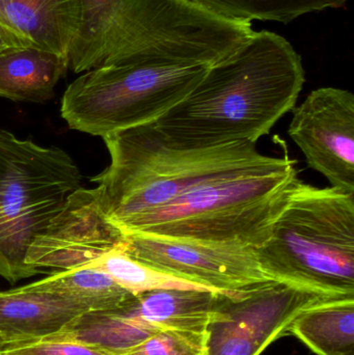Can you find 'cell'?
<instances>
[{
	"instance_id": "cell-4",
	"label": "cell",
	"mask_w": 354,
	"mask_h": 355,
	"mask_svg": "<svg viewBox=\"0 0 354 355\" xmlns=\"http://www.w3.org/2000/svg\"><path fill=\"white\" fill-rule=\"evenodd\" d=\"M297 162L216 180L133 217L118 229L166 239L263 245L299 180Z\"/></svg>"
},
{
	"instance_id": "cell-21",
	"label": "cell",
	"mask_w": 354,
	"mask_h": 355,
	"mask_svg": "<svg viewBox=\"0 0 354 355\" xmlns=\"http://www.w3.org/2000/svg\"><path fill=\"white\" fill-rule=\"evenodd\" d=\"M206 334L160 329L122 355H205Z\"/></svg>"
},
{
	"instance_id": "cell-8",
	"label": "cell",
	"mask_w": 354,
	"mask_h": 355,
	"mask_svg": "<svg viewBox=\"0 0 354 355\" xmlns=\"http://www.w3.org/2000/svg\"><path fill=\"white\" fill-rule=\"evenodd\" d=\"M124 237L123 250L129 256L212 291L239 293L274 282L262 270L255 248L245 244L166 239L141 234Z\"/></svg>"
},
{
	"instance_id": "cell-19",
	"label": "cell",
	"mask_w": 354,
	"mask_h": 355,
	"mask_svg": "<svg viewBox=\"0 0 354 355\" xmlns=\"http://www.w3.org/2000/svg\"><path fill=\"white\" fill-rule=\"evenodd\" d=\"M227 20L251 23L276 21L289 24L303 15L341 8L349 0H187Z\"/></svg>"
},
{
	"instance_id": "cell-10",
	"label": "cell",
	"mask_w": 354,
	"mask_h": 355,
	"mask_svg": "<svg viewBox=\"0 0 354 355\" xmlns=\"http://www.w3.org/2000/svg\"><path fill=\"white\" fill-rule=\"evenodd\" d=\"M288 133L312 170L332 187L354 192V95L320 87L293 108Z\"/></svg>"
},
{
	"instance_id": "cell-3",
	"label": "cell",
	"mask_w": 354,
	"mask_h": 355,
	"mask_svg": "<svg viewBox=\"0 0 354 355\" xmlns=\"http://www.w3.org/2000/svg\"><path fill=\"white\" fill-rule=\"evenodd\" d=\"M255 252L272 281L354 297V192L297 180L269 239Z\"/></svg>"
},
{
	"instance_id": "cell-13",
	"label": "cell",
	"mask_w": 354,
	"mask_h": 355,
	"mask_svg": "<svg viewBox=\"0 0 354 355\" xmlns=\"http://www.w3.org/2000/svg\"><path fill=\"white\" fill-rule=\"evenodd\" d=\"M82 23L69 52L76 74L116 64L137 0H80Z\"/></svg>"
},
{
	"instance_id": "cell-23",
	"label": "cell",
	"mask_w": 354,
	"mask_h": 355,
	"mask_svg": "<svg viewBox=\"0 0 354 355\" xmlns=\"http://www.w3.org/2000/svg\"><path fill=\"white\" fill-rule=\"evenodd\" d=\"M31 46L26 40L17 35L0 21V53L12 48L29 47Z\"/></svg>"
},
{
	"instance_id": "cell-7",
	"label": "cell",
	"mask_w": 354,
	"mask_h": 355,
	"mask_svg": "<svg viewBox=\"0 0 354 355\" xmlns=\"http://www.w3.org/2000/svg\"><path fill=\"white\" fill-rule=\"evenodd\" d=\"M336 296L282 282L249 291L220 294L206 329L205 355H261L288 336L303 311Z\"/></svg>"
},
{
	"instance_id": "cell-17",
	"label": "cell",
	"mask_w": 354,
	"mask_h": 355,
	"mask_svg": "<svg viewBox=\"0 0 354 355\" xmlns=\"http://www.w3.org/2000/svg\"><path fill=\"white\" fill-rule=\"evenodd\" d=\"M294 336L317 355H354V297H340L311 306L291 323Z\"/></svg>"
},
{
	"instance_id": "cell-11",
	"label": "cell",
	"mask_w": 354,
	"mask_h": 355,
	"mask_svg": "<svg viewBox=\"0 0 354 355\" xmlns=\"http://www.w3.org/2000/svg\"><path fill=\"white\" fill-rule=\"evenodd\" d=\"M87 311L66 296L24 286L0 292V348L44 339Z\"/></svg>"
},
{
	"instance_id": "cell-12",
	"label": "cell",
	"mask_w": 354,
	"mask_h": 355,
	"mask_svg": "<svg viewBox=\"0 0 354 355\" xmlns=\"http://www.w3.org/2000/svg\"><path fill=\"white\" fill-rule=\"evenodd\" d=\"M0 21L33 47L68 58L82 6L80 0H0Z\"/></svg>"
},
{
	"instance_id": "cell-1",
	"label": "cell",
	"mask_w": 354,
	"mask_h": 355,
	"mask_svg": "<svg viewBox=\"0 0 354 355\" xmlns=\"http://www.w3.org/2000/svg\"><path fill=\"white\" fill-rule=\"evenodd\" d=\"M305 83L303 60L290 42L255 31L153 125L166 143L182 149L257 144L295 107Z\"/></svg>"
},
{
	"instance_id": "cell-2",
	"label": "cell",
	"mask_w": 354,
	"mask_h": 355,
	"mask_svg": "<svg viewBox=\"0 0 354 355\" xmlns=\"http://www.w3.org/2000/svg\"><path fill=\"white\" fill-rule=\"evenodd\" d=\"M103 139L110 164L91 181L118 227L203 184L276 168L290 157L287 151L283 157L263 155L245 141L202 149L174 147L153 123Z\"/></svg>"
},
{
	"instance_id": "cell-16",
	"label": "cell",
	"mask_w": 354,
	"mask_h": 355,
	"mask_svg": "<svg viewBox=\"0 0 354 355\" xmlns=\"http://www.w3.org/2000/svg\"><path fill=\"white\" fill-rule=\"evenodd\" d=\"M158 331L160 329L125 316L120 310L87 311L60 331L41 340L73 342L112 355H122Z\"/></svg>"
},
{
	"instance_id": "cell-22",
	"label": "cell",
	"mask_w": 354,
	"mask_h": 355,
	"mask_svg": "<svg viewBox=\"0 0 354 355\" xmlns=\"http://www.w3.org/2000/svg\"><path fill=\"white\" fill-rule=\"evenodd\" d=\"M0 355H112L73 342L37 340L0 348Z\"/></svg>"
},
{
	"instance_id": "cell-20",
	"label": "cell",
	"mask_w": 354,
	"mask_h": 355,
	"mask_svg": "<svg viewBox=\"0 0 354 355\" xmlns=\"http://www.w3.org/2000/svg\"><path fill=\"white\" fill-rule=\"evenodd\" d=\"M85 267H91L107 273L116 284L133 295L161 289L212 291L203 286L179 279L132 258L123 250V244L106 252Z\"/></svg>"
},
{
	"instance_id": "cell-9",
	"label": "cell",
	"mask_w": 354,
	"mask_h": 355,
	"mask_svg": "<svg viewBox=\"0 0 354 355\" xmlns=\"http://www.w3.org/2000/svg\"><path fill=\"white\" fill-rule=\"evenodd\" d=\"M124 235L108 216L98 187L75 190L29 246L33 268H81L122 245ZM57 271V272H58Z\"/></svg>"
},
{
	"instance_id": "cell-6",
	"label": "cell",
	"mask_w": 354,
	"mask_h": 355,
	"mask_svg": "<svg viewBox=\"0 0 354 355\" xmlns=\"http://www.w3.org/2000/svg\"><path fill=\"white\" fill-rule=\"evenodd\" d=\"M208 68L132 62L93 69L67 87L60 112L73 130L104 139L155 122L193 91Z\"/></svg>"
},
{
	"instance_id": "cell-18",
	"label": "cell",
	"mask_w": 354,
	"mask_h": 355,
	"mask_svg": "<svg viewBox=\"0 0 354 355\" xmlns=\"http://www.w3.org/2000/svg\"><path fill=\"white\" fill-rule=\"evenodd\" d=\"M24 287L35 291L60 294L79 302L89 311L118 310L134 297L107 273L91 267L58 271Z\"/></svg>"
},
{
	"instance_id": "cell-15",
	"label": "cell",
	"mask_w": 354,
	"mask_h": 355,
	"mask_svg": "<svg viewBox=\"0 0 354 355\" xmlns=\"http://www.w3.org/2000/svg\"><path fill=\"white\" fill-rule=\"evenodd\" d=\"M68 69V58L54 52L33 46L6 50L0 53V97L17 102L48 101Z\"/></svg>"
},
{
	"instance_id": "cell-14",
	"label": "cell",
	"mask_w": 354,
	"mask_h": 355,
	"mask_svg": "<svg viewBox=\"0 0 354 355\" xmlns=\"http://www.w3.org/2000/svg\"><path fill=\"white\" fill-rule=\"evenodd\" d=\"M220 294L208 290H153L134 295L118 310L154 329L206 334Z\"/></svg>"
},
{
	"instance_id": "cell-5",
	"label": "cell",
	"mask_w": 354,
	"mask_h": 355,
	"mask_svg": "<svg viewBox=\"0 0 354 355\" xmlns=\"http://www.w3.org/2000/svg\"><path fill=\"white\" fill-rule=\"evenodd\" d=\"M81 178L64 150L0 130V277L15 284L42 273L26 263L29 246Z\"/></svg>"
}]
</instances>
